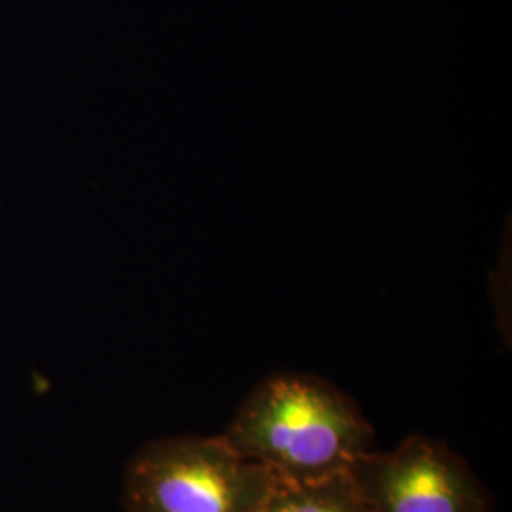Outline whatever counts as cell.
Returning a JSON list of instances; mask_svg holds the SVG:
<instances>
[{
	"label": "cell",
	"mask_w": 512,
	"mask_h": 512,
	"mask_svg": "<svg viewBox=\"0 0 512 512\" xmlns=\"http://www.w3.org/2000/svg\"><path fill=\"white\" fill-rule=\"evenodd\" d=\"M220 437L277 480L310 482L349 471L372 450L374 429L336 385L279 372L251 389Z\"/></svg>",
	"instance_id": "obj_1"
},
{
	"label": "cell",
	"mask_w": 512,
	"mask_h": 512,
	"mask_svg": "<svg viewBox=\"0 0 512 512\" xmlns=\"http://www.w3.org/2000/svg\"><path fill=\"white\" fill-rule=\"evenodd\" d=\"M277 478L222 437L147 442L124 471L126 512H264Z\"/></svg>",
	"instance_id": "obj_2"
},
{
	"label": "cell",
	"mask_w": 512,
	"mask_h": 512,
	"mask_svg": "<svg viewBox=\"0 0 512 512\" xmlns=\"http://www.w3.org/2000/svg\"><path fill=\"white\" fill-rule=\"evenodd\" d=\"M348 473L372 512H494V497L471 465L418 433L391 452L368 450Z\"/></svg>",
	"instance_id": "obj_3"
},
{
	"label": "cell",
	"mask_w": 512,
	"mask_h": 512,
	"mask_svg": "<svg viewBox=\"0 0 512 512\" xmlns=\"http://www.w3.org/2000/svg\"><path fill=\"white\" fill-rule=\"evenodd\" d=\"M264 512H372L353 478L346 473L310 480H277Z\"/></svg>",
	"instance_id": "obj_4"
}]
</instances>
